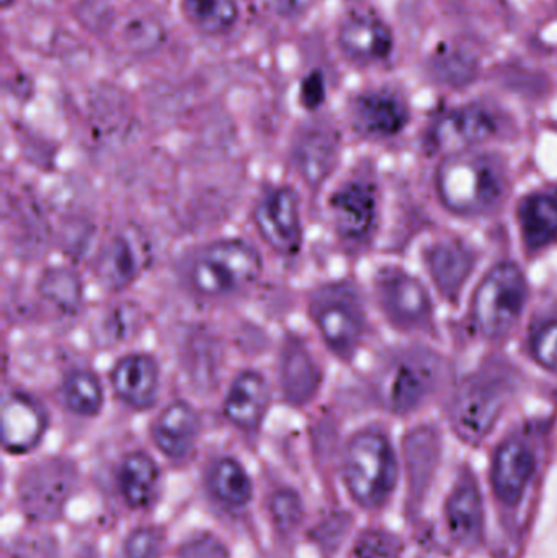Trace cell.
<instances>
[{
    "mask_svg": "<svg viewBox=\"0 0 557 558\" xmlns=\"http://www.w3.org/2000/svg\"><path fill=\"white\" fill-rule=\"evenodd\" d=\"M199 433L202 418L185 400H175L160 410L150 429L154 445L169 459L186 458L195 449Z\"/></svg>",
    "mask_w": 557,
    "mask_h": 558,
    "instance_id": "e0dca14e",
    "label": "cell"
},
{
    "mask_svg": "<svg viewBox=\"0 0 557 558\" xmlns=\"http://www.w3.org/2000/svg\"><path fill=\"white\" fill-rule=\"evenodd\" d=\"M264 274V258L244 239H218L193 248L182 264V279L196 298L222 301L247 292Z\"/></svg>",
    "mask_w": 557,
    "mask_h": 558,
    "instance_id": "6da1fadb",
    "label": "cell"
},
{
    "mask_svg": "<svg viewBox=\"0 0 557 558\" xmlns=\"http://www.w3.org/2000/svg\"><path fill=\"white\" fill-rule=\"evenodd\" d=\"M254 225L262 241L281 257H294L303 248L300 196L291 186H274L261 196Z\"/></svg>",
    "mask_w": 557,
    "mask_h": 558,
    "instance_id": "52a82bcc",
    "label": "cell"
},
{
    "mask_svg": "<svg viewBox=\"0 0 557 558\" xmlns=\"http://www.w3.org/2000/svg\"><path fill=\"white\" fill-rule=\"evenodd\" d=\"M48 413L38 399L12 389L2 400V442L10 454L33 451L45 438Z\"/></svg>",
    "mask_w": 557,
    "mask_h": 558,
    "instance_id": "8fae6325",
    "label": "cell"
},
{
    "mask_svg": "<svg viewBox=\"0 0 557 558\" xmlns=\"http://www.w3.org/2000/svg\"><path fill=\"white\" fill-rule=\"evenodd\" d=\"M180 558H229L225 544L211 534H199L183 544Z\"/></svg>",
    "mask_w": 557,
    "mask_h": 558,
    "instance_id": "d590c367",
    "label": "cell"
},
{
    "mask_svg": "<svg viewBox=\"0 0 557 558\" xmlns=\"http://www.w3.org/2000/svg\"><path fill=\"white\" fill-rule=\"evenodd\" d=\"M506 387L489 377H476L461 386L451 403V425L461 439L477 445L483 441L504 410Z\"/></svg>",
    "mask_w": 557,
    "mask_h": 558,
    "instance_id": "ba28073f",
    "label": "cell"
},
{
    "mask_svg": "<svg viewBox=\"0 0 557 558\" xmlns=\"http://www.w3.org/2000/svg\"><path fill=\"white\" fill-rule=\"evenodd\" d=\"M496 133L497 121L491 111L477 105H470L455 108L438 118L432 128L431 140L437 149L458 154L486 143Z\"/></svg>",
    "mask_w": 557,
    "mask_h": 558,
    "instance_id": "4fadbf2b",
    "label": "cell"
},
{
    "mask_svg": "<svg viewBox=\"0 0 557 558\" xmlns=\"http://www.w3.org/2000/svg\"><path fill=\"white\" fill-rule=\"evenodd\" d=\"M529 288L516 264H499L477 286L473 318L487 338H502L513 330L525 308Z\"/></svg>",
    "mask_w": 557,
    "mask_h": 558,
    "instance_id": "5b68a950",
    "label": "cell"
},
{
    "mask_svg": "<svg viewBox=\"0 0 557 558\" xmlns=\"http://www.w3.org/2000/svg\"><path fill=\"white\" fill-rule=\"evenodd\" d=\"M353 558H398V546L383 533H366L360 537Z\"/></svg>",
    "mask_w": 557,
    "mask_h": 558,
    "instance_id": "e575fe53",
    "label": "cell"
},
{
    "mask_svg": "<svg viewBox=\"0 0 557 558\" xmlns=\"http://www.w3.org/2000/svg\"><path fill=\"white\" fill-rule=\"evenodd\" d=\"M281 387L291 402L306 403L313 399L320 383L319 367L304 344H287L281 356Z\"/></svg>",
    "mask_w": 557,
    "mask_h": 558,
    "instance_id": "d4e9b609",
    "label": "cell"
},
{
    "mask_svg": "<svg viewBox=\"0 0 557 558\" xmlns=\"http://www.w3.org/2000/svg\"><path fill=\"white\" fill-rule=\"evenodd\" d=\"M523 242L530 252H540L557 239V198L548 193L526 196L519 208Z\"/></svg>",
    "mask_w": 557,
    "mask_h": 558,
    "instance_id": "cb8c5ba5",
    "label": "cell"
},
{
    "mask_svg": "<svg viewBox=\"0 0 557 558\" xmlns=\"http://www.w3.org/2000/svg\"><path fill=\"white\" fill-rule=\"evenodd\" d=\"M183 15L196 32L208 36L225 35L238 25V0H183Z\"/></svg>",
    "mask_w": 557,
    "mask_h": 558,
    "instance_id": "f1b7e54d",
    "label": "cell"
},
{
    "mask_svg": "<svg viewBox=\"0 0 557 558\" xmlns=\"http://www.w3.org/2000/svg\"><path fill=\"white\" fill-rule=\"evenodd\" d=\"M209 492L228 507H244L252 500L254 487L251 475L238 459L219 458L208 472Z\"/></svg>",
    "mask_w": 557,
    "mask_h": 558,
    "instance_id": "83f0119b",
    "label": "cell"
},
{
    "mask_svg": "<svg viewBox=\"0 0 557 558\" xmlns=\"http://www.w3.org/2000/svg\"><path fill=\"white\" fill-rule=\"evenodd\" d=\"M337 140L326 128L311 126L301 133L296 160L307 182L319 183L336 163Z\"/></svg>",
    "mask_w": 557,
    "mask_h": 558,
    "instance_id": "484cf974",
    "label": "cell"
},
{
    "mask_svg": "<svg viewBox=\"0 0 557 558\" xmlns=\"http://www.w3.org/2000/svg\"><path fill=\"white\" fill-rule=\"evenodd\" d=\"M275 15L284 20L300 19L313 5V0H262Z\"/></svg>",
    "mask_w": 557,
    "mask_h": 558,
    "instance_id": "74e56055",
    "label": "cell"
},
{
    "mask_svg": "<svg viewBox=\"0 0 557 558\" xmlns=\"http://www.w3.org/2000/svg\"><path fill=\"white\" fill-rule=\"evenodd\" d=\"M71 487L72 471L64 462H45L26 474L22 484L23 505L38 517H52L68 500Z\"/></svg>",
    "mask_w": 557,
    "mask_h": 558,
    "instance_id": "ac0fdd59",
    "label": "cell"
},
{
    "mask_svg": "<svg viewBox=\"0 0 557 558\" xmlns=\"http://www.w3.org/2000/svg\"><path fill=\"white\" fill-rule=\"evenodd\" d=\"M271 389L264 374L247 369L239 373L226 392L222 412L229 423L244 432H255L270 409Z\"/></svg>",
    "mask_w": 557,
    "mask_h": 558,
    "instance_id": "9a60e30c",
    "label": "cell"
},
{
    "mask_svg": "<svg viewBox=\"0 0 557 558\" xmlns=\"http://www.w3.org/2000/svg\"><path fill=\"white\" fill-rule=\"evenodd\" d=\"M110 386L117 399L130 409H150L159 397V363L141 351L124 354L111 367Z\"/></svg>",
    "mask_w": 557,
    "mask_h": 558,
    "instance_id": "7c38bea8",
    "label": "cell"
},
{
    "mask_svg": "<svg viewBox=\"0 0 557 558\" xmlns=\"http://www.w3.org/2000/svg\"><path fill=\"white\" fill-rule=\"evenodd\" d=\"M343 478L356 504L378 508L395 490L398 461L395 449L383 433L363 429L347 442Z\"/></svg>",
    "mask_w": 557,
    "mask_h": 558,
    "instance_id": "3957f363",
    "label": "cell"
},
{
    "mask_svg": "<svg viewBox=\"0 0 557 558\" xmlns=\"http://www.w3.org/2000/svg\"><path fill=\"white\" fill-rule=\"evenodd\" d=\"M118 488L133 510L153 507L160 490L159 465L147 452H130L118 468Z\"/></svg>",
    "mask_w": 557,
    "mask_h": 558,
    "instance_id": "44dd1931",
    "label": "cell"
},
{
    "mask_svg": "<svg viewBox=\"0 0 557 558\" xmlns=\"http://www.w3.org/2000/svg\"><path fill=\"white\" fill-rule=\"evenodd\" d=\"M405 454L412 482L424 484L437 461V439L434 433L421 429L411 435L405 445Z\"/></svg>",
    "mask_w": 557,
    "mask_h": 558,
    "instance_id": "f546056e",
    "label": "cell"
},
{
    "mask_svg": "<svg viewBox=\"0 0 557 558\" xmlns=\"http://www.w3.org/2000/svg\"><path fill=\"white\" fill-rule=\"evenodd\" d=\"M437 189L455 215H487L506 198L507 177L494 157L464 150L450 154L438 167Z\"/></svg>",
    "mask_w": 557,
    "mask_h": 558,
    "instance_id": "7a4b0ae2",
    "label": "cell"
},
{
    "mask_svg": "<svg viewBox=\"0 0 557 558\" xmlns=\"http://www.w3.org/2000/svg\"><path fill=\"white\" fill-rule=\"evenodd\" d=\"M437 74L445 81L451 82H467L473 75V64L468 61L467 56L448 54L447 58L437 61Z\"/></svg>",
    "mask_w": 557,
    "mask_h": 558,
    "instance_id": "8d00e7d4",
    "label": "cell"
},
{
    "mask_svg": "<svg viewBox=\"0 0 557 558\" xmlns=\"http://www.w3.org/2000/svg\"><path fill=\"white\" fill-rule=\"evenodd\" d=\"M12 2H13V0H2V7H3V9H7V7H9V5H10V3H12Z\"/></svg>",
    "mask_w": 557,
    "mask_h": 558,
    "instance_id": "f35d334b",
    "label": "cell"
},
{
    "mask_svg": "<svg viewBox=\"0 0 557 558\" xmlns=\"http://www.w3.org/2000/svg\"><path fill=\"white\" fill-rule=\"evenodd\" d=\"M427 265L435 286L448 299H457L474 268V255L458 241L437 242L428 248Z\"/></svg>",
    "mask_w": 557,
    "mask_h": 558,
    "instance_id": "7402d4cb",
    "label": "cell"
},
{
    "mask_svg": "<svg viewBox=\"0 0 557 558\" xmlns=\"http://www.w3.org/2000/svg\"><path fill=\"white\" fill-rule=\"evenodd\" d=\"M530 350L540 366L557 373V320L548 322L536 330Z\"/></svg>",
    "mask_w": 557,
    "mask_h": 558,
    "instance_id": "836d02e7",
    "label": "cell"
},
{
    "mask_svg": "<svg viewBox=\"0 0 557 558\" xmlns=\"http://www.w3.org/2000/svg\"><path fill=\"white\" fill-rule=\"evenodd\" d=\"M352 113L355 126L376 137L396 136L409 121L404 101L386 90L366 92L356 97Z\"/></svg>",
    "mask_w": 557,
    "mask_h": 558,
    "instance_id": "d6986e66",
    "label": "cell"
},
{
    "mask_svg": "<svg viewBox=\"0 0 557 558\" xmlns=\"http://www.w3.org/2000/svg\"><path fill=\"white\" fill-rule=\"evenodd\" d=\"M41 291L62 311L75 308L81 302L82 291L77 278L69 271H51L48 278L43 279Z\"/></svg>",
    "mask_w": 557,
    "mask_h": 558,
    "instance_id": "4dcf8cb0",
    "label": "cell"
},
{
    "mask_svg": "<svg viewBox=\"0 0 557 558\" xmlns=\"http://www.w3.org/2000/svg\"><path fill=\"white\" fill-rule=\"evenodd\" d=\"M334 228L347 242H365L378 221V196L370 180L352 179L330 198Z\"/></svg>",
    "mask_w": 557,
    "mask_h": 558,
    "instance_id": "30bf717a",
    "label": "cell"
},
{
    "mask_svg": "<svg viewBox=\"0 0 557 558\" xmlns=\"http://www.w3.org/2000/svg\"><path fill=\"white\" fill-rule=\"evenodd\" d=\"M147 254L143 239L131 231L121 232L105 245L98 260V277L108 288H126L143 274Z\"/></svg>",
    "mask_w": 557,
    "mask_h": 558,
    "instance_id": "ffe728a7",
    "label": "cell"
},
{
    "mask_svg": "<svg viewBox=\"0 0 557 558\" xmlns=\"http://www.w3.org/2000/svg\"><path fill=\"white\" fill-rule=\"evenodd\" d=\"M271 518H274L275 526L281 533L290 534L303 523V501L296 492L284 490L277 492L271 498L270 504Z\"/></svg>",
    "mask_w": 557,
    "mask_h": 558,
    "instance_id": "1f68e13d",
    "label": "cell"
},
{
    "mask_svg": "<svg viewBox=\"0 0 557 558\" xmlns=\"http://www.w3.org/2000/svg\"><path fill=\"white\" fill-rule=\"evenodd\" d=\"M440 374V360L431 351H408L396 357L382 380L386 407L401 415L414 412L437 389Z\"/></svg>",
    "mask_w": 557,
    "mask_h": 558,
    "instance_id": "8992f818",
    "label": "cell"
},
{
    "mask_svg": "<svg viewBox=\"0 0 557 558\" xmlns=\"http://www.w3.org/2000/svg\"><path fill=\"white\" fill-rule=\"evenodd\" d=\"M164 536L156 527H137L124 543L126 558H159L162 553Z\"/></svg>",
    "mask_w": 557,
    "mask_h": 558,
    "instance_id": "d6a6232c",
    "label": "cell"
},
{
    "mask_svg": "<svg viewBox=\"0 0 557 558\" xmlns=\"http://www.w3.org/2000/svg\"><path fill=\"white\" fill-rule=\"evenodd\" d=\"M337 41L343 54L356 64L386 61L395 45L389 26L372 12L350 13L339 26Z\"/></svg>",
    "mask_w": 557,
    "mask_h": 558,
    "instance_id": "5bb4252c",
    "label": "cell"
},
{
    "mask_svg": "<svg viewBox=\"0 0 557 558\" xmlns=\"http://www.w3.org/2000/svg\"><path fill=\"white\" fill-rule=\"evenodd\" d=\"M379 305L401 330H424L432 320V301L425 286L401 268H385L375 281Z\"/></svg>",
    "mask_w": 557,
    "mask_h": 558,
    "instance_id": "9c48e42d",
    "label": "cell"
},
{
    "mask_svg": "<svg viewBox=\"0 0 557 558\" xmlns=\"http://www.w3.org/2000/svg\"><path fill=\"white\" fill-rule=\"evenodd\" d=\"M311 320L336 356L350 360L362 344L366 314L362 295L349 281L319 286L311 295Z\"/></svg>",
    "mask_w": 557,
    "mask_h": 558,
    "instance_id": "277c9868",
    "label": "cell"
},
{
    "mask_svg": "<svg viewBox=\"0 0 557 558\" xmlns=\"http://www.w3.org/2000/svg\"><path fill=\"white\" fill-rule=\"evenodd\" d=\"M59 399L69 412L92 418L104 409V386L97 374L84 367H75L62 377L59 384Z\"/></svg>",
    "mask_w": 557,
    "mask_h": 558,
    "instance_id": "4316f807",
    "label": "cell"
},
{
    "mask_svg": "<svg viewBox=\"0 0 557 558\" xmlns=\"http://www.w3.org/2000/svg\"><path fill=\"white\" fill-rule=\"evenodd\" d=\"M535 454L526 442L517 438L504 441L494 456L491 471L497 498L509 507L519 504L535 474Z\"/></svg>",
    "mask_w": 557,
    "mask_h": 558,
    "instance_id": "2e32d148",
    "label": "cell"
},
{
    "mask_svg": "<svg viewBox=\"0 0 557 558\" xmlns=\"http://www.w3.org/2000/svg\"><path fill=\"white\" fill-rule=\"evenodd\" d=\"M447 521L451 536L461 546L471 547L483 536V501L471 478H463L448 498Z\"/></svg>",
    "mask_w": 557,
    "mask_h": 558,
    "instance_id": "603a6c76",
    "label": "cell"
}]
</instances>
